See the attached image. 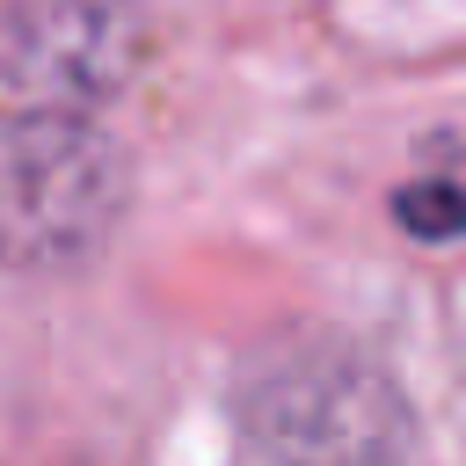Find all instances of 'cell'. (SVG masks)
I'll use <instances>...</instances> for the list:
<instances>
[{"label":"cell","instance_id":"6da1fadb","mask_svg":"<svg viewBox=\"0 0 466 466\" xmlns=\"http://www.w3.org/2000/svg\"><path fill=\"white\" fill-rule=\"evenodd\" d=\"M124 211V153L87 109L22 102L0 116V262H80Z\"/></svg>","mask_w":466,"mask_h":466},{"label":"cell","instance_id":"7a4b0ae2","mask_svg":"<svg viewBox=\"0 0 466 466\" xmlns=\"http://www.w3.org/2000/svg\"><path fill=\"white\" fill-rule=\"evenodd\" d=\"M248 430L284 466H393L408 422L379 371L357 357H291L248 386Z\"/></svg>","mask_w":466,"mask_h":466},{"label":"cell","instance_id":"3957f363","mask_svg":"<svg viewBox=\"0 0 466 466\" xmlns=\"http://www.w3.org/2000/svg\"><path fill=\"white\" fill-rule=\"evenodd\" d=\"M131 0H15L0 15V80L22 102L95 109L138 66Z\"/></svg>","mask_w":466,"mask_h":466},{"label":"cell","instance_id":"277c9868","mask_svg":"<svg viewBox=\"0 0 466 466\" xmlns=\"http://www.w3.org/2000/svg\"><path fill=\"white\" fill-rule=\"evenodd\" d=\"M400 218L422 233V240H451L466 226V197L459 189H408L400 197Z\"/></svg>","mask_w":466,"mask_h":466}]
</instances>
